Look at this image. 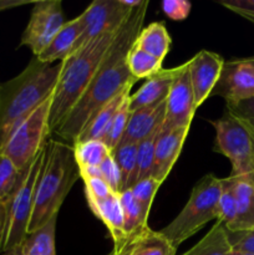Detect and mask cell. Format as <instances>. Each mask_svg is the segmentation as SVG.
I'll list each match as a JSON object with an SVG mask.
<instances>
[{"instance_id": "cell-1", "label": "cell", "mask_w": 254, "mask_h": 255, "mask_svg": "<svg viewBox=\"0 0 254 255\" xmlns=\"http://www.w3.org/2000/svg\"><path fill=\"white\" fill-rule=\"evenodd\" d=\"M148 4V0H142L141 4L132 9L131 14L121 25L111 47L81 99L61 126L54 132L61 141L74 143L85 126L102 106L119 95L127 85L137 81L127 66V55L143 29Z\"/></svg>"}, {"instance_id": "cell-2", "label": "cell", "mask_w": 254, "mask_h": 255, "mask_svg": "<svg viewBox=\"0 0 254 255\" xmlns=\"http://www.w3.org/2000/svg\"><path fill=\"white\" fill-rule=\"evenodd\" d=\"M61 62L45 64L36 56L21 74L0 84V148L15 127L54 92Z\"/></svg>"}, {"instance_id": "cell-3", "label": "cell", "mask_w": 254, "mask_h": 255, "mask_svg": "<svg viewBox=\"0 0 254 255\" xmlns=\"http://www.w3.org/2000/svg\"><path fill=\"white\" fill-rule=\"evenodd\" d=\"M79 178L80 169L72 144L61 139H47L27 234L44 227L52 217L59 216L65 198Z\"/></svg>"}, {"instance_id": "cell-4", "label": "cell", "mask_w": 254, "mask_h": 255, "mask_svg": "<svg viewBox=\"0 0 254 255\" xmlns=\"http://www.w3.org/2000/svg\"><path fill=\"white\" fill-rule=\"evenodd\" d=\"M117 32L119 29L94 37L61 61V71L52 94L50 109L51 133L61 126L77 101L81 99L111 47Z\"/></svg>"}, {"instance_id": "cell-5", "label": "cell", "mask_w": 254, "mask_h": 255, "mask_svg": "<svg viewBox=\"0 0 254 255\" xmlns=\"http://www.w3.org/2000/svg\"><path fill=\"white\" fill-rule=\"evenodd\" d=\"M222 193V178L206 174L192 189L189 199L178 216L164 227L161 233L178 248L183 242L198 233L207 223L218 217V202Z\"/></svg>"}, {"instance_id": "cell-6", "label": "cell", "mask_w": 254, "mask_h": 255, "mask_svg": "<svg viewBox=\"0 0 254 255\" xmlns=\"http://www.w3.org/2000/svg\"><path fill=\"white\" fill-rule=\"evenodd\" d=\"M45 159V147L19 174L14 189L5 201L6 218L0 243V253L24 243L27 237L30 218L34 207L35 189Z\"/></svg>"}, {"instance_id": "cell-7", "label": "cell", "mask_w": 254, "mask_h": 255, "mask_svg": "<svg viewBox=\"0 0 254 255\" xmlns=\"http://www.w3.org/2000/svg\"><path fill=\"white\" fill-rule=\"evenodd\" d=\"M52 94L15 127L0 148V152L11 161L19 172L29 166L30 162L46 146L49 134L51 133L50 109Z\"/></svg>"}, {"instance_id": "cell-8", "label": "cell", "mask_w": 254, "mask_h": 255, "mask_svg": "<svg viewBox=\"0 0 254 255\" xmlns=\"http://www.w3.org/2000/svg\"><path fill=\"white\" fill-rule=\"evenodd\" d=\"M216 129L214 151L231 161V176H246L254 173V134L237 117L224 112L218 120H213Z\"/></svg>"}, {"instance_id": "cell-9", "label": "cell", "mask_w": 254, "mask_h": 255, "mask_svg": "<svg viewBox=\"0 0 254 255\" xmlns=\"http://www.w3.org/2000/svg\"><path fill=\"white\" fill-rule=\"evenodd\" d=\"M142 0H95L79 16L82 34L79 37L76 49L85 42L107 32L120 29L132 9L141 4Z\"/></svg>"}, {"instance_id": "cell-10", "label": "cell", "mask_w": 254, "mask_h": 255, "mask_svg": "<svg viewBox=\"0 0 254 255\" xmlns=\"http://www.w3.org/2000/svg\"><path fill=\"white\" fill-rule=\"evenodd\" d=\"M60 0H40L32 6L30 20L22 32L21 46H27L34 56L44 51L65 24Z\"/></svg>"}, {"instance_id": "cell-11", "label": "cell", "mask_w": 254, "mask_h": 255, "mask_svg": "<svg viewBox=\"0 0 254 255\" xmlns=\"http://www.w3.org/2000/svg\"><path fill=\"white\" fill-rule=\"evenodd\" d=\"M211 96H221L226 104L254 97V56L224 60L221 76Z\"/></svg>"}, {"instance_id": "cell-12", "label": "cell", "mask_w": 254, "mask_h": 255, "mask_svg": "<svg viewBox=\"0 0 254 255\" xmlns=\"http://www.w3.org/2000/svg\"><path fill=\"white\" fill-rule=\"evenodd\" d=\"M193 90L188 74V61L182 64L181 71L172 82L168 96L166 99V117L163 122V129L176 128V127L191 126V122L196 114Z\"/></svg>"}, {"instance_id": "cell-13", "label": "cell", "mask_w": 254, "mask_h": 255, "mask_svg": "<svg viewBox=\"0 0 254 255\" xmlns=\"http://www.w3.org/2000/svg\"><path fill=\"white\" fill-rule=\"evenodd\" d=\"M223 64L224 59L221 55L208 50H201L188 60V74L197 109L211 96L221 76Z\"/></svg>"}, {"instance_id": "cell-14", "label": "cell", "mask_w": 254, "mask_h": 255, "mask_svg": "<svg viewBox=\"0 0 254 255\" xmlns=\"http://www.w3.org/2000/svg\"><path fill=\"white\" fill-rule=\"evenodd\" d=\"M189 127H176L171 129H161L154 148V163L152 178L163 183L173 168L181 154L182 147L188 136Z\"/></svg>"}, {"instance_id": "cell-15", "label": "cell", "mask_w": 254, "mask_h": 255, "mask_svg": "<svg viewBox=\"0 0 254 255\" xmlns=\"http://www.w3.org/2000/svg\"><path fill=\"white\" fill-rule=\"evenodd\" d=\"M86 201L92 213L109 229L114 242V251H117L126 241L120 193L110 191L101 196H86Z\"/></svg>"}, {"instance_id": "cell-16", "label": "cell", "mask_w": 254, "mask_h": 255, "mask_svg": "<svg viewBox=\"0 0 254 255\" xmlns=\"http://www.w3.org/2000/svg\"><path fill=\"white\" fill-rule=\"evenodd\" d=\"M181 69L182 65L172 69H162L156 75L147 79L146 82L133 95L129 96V111L133 112L136 110L154 106L166 101L172 82Z\"/></svg>"}, {"instance_id": "cell-17", "label": "cell", "mask_w": 254, "mask_h": 255, "mask_svg": "<svg viewBox=\"0 0 254 255\" xmlns=\"http://www.w3.org/2000/svg\"><path fill=\"white\" fill-rule=\"evenodd\" d=\"M164 117H166V101L131 112L121 143L138 144L149 134L163 126Z\"/></svg>"}, {"instance_id": "cell-18", "label": "cell", "mask_w": 254, "mask_h": 255, "mask_svg": "<svg viewBox=\"0 0 254 255\" xmlns=\"http://www.w3.org/2000/svg\"><path fill=\"white\" fill-rule=\"evenodd\" d=\"M112 252L116 255H176L177 248L161 231L156 232L147 226L127 237L125 243Z\"/></svg>"}, {"instance_id": "cell-19", "label": "cell", "mask_w": 254, "mask_h": 255, "mask_svg": "<svg viewBox=\"0 0 254 255\" xmlns=\"http://www.w3.org/2000/svg\"><path fill=\"white\" fill-rule=\"evenodd\" d=\"M236 196L237 213L229 233L254 231V173L246 176H229Z\"/></svg>"}, {"instance_id": "cell-20", "label": "cell", "mask_w": 254, "mask_h": 255, "mask_svg": "<svg viewBox=\"0 0 254 255\" xmlns=\"http://www.w3.org/2000/svg\"><path fill=\"white\" fill-rule=\"evenodd\" d=\"M81 34L82 26L79 16L69 20V21L65 22L60 31L55 35L50 44L45 47L44 51L37 55L36 57L45 64H55V62L64 61L69 55H71L75 51L77 40L81 36Z\"/></svg>"}, {"instance_id": "cell-21", "label": "cell", "mask_w": 254, "mask_h": 255, "mask_svg": "<svg viewBox=\"0 0 254 255\" xmlns=\"http://www.w3.org/2000/svg\"><path fill=\"white\" fill-rule=\"evenodd\" d=\"M134 84H128L119 95L114 97L112 100H110L105 106H102L99 110V112L95 114V116L92 117L89 121V124L85 126V128L82 129L81 133L79 134L76 139H75L74 143L76 142H84V141H91V139H99L102 141L106 136V132L109 129L110 124H111L112 119L116 115V112L119 111V109L121 107V105L131 96V89ZM72 143V144H74Z\"/></svg>"}, {"instance_id": "cell-22", "label": "cell", "mask_w": 254, "mask_h": 255, "mask_svg": "<svg viewBox=\"0 0 254 255\" xmlns=\"http://www.w3.org/2000/svg\"><path fill=\"white\" fill-rule=\"evenodd\" d=\"M172 39L163 22H151L143 27L134 41V46L163 61L171 47Z\"/></svg>"}, {"instance_id": "cell-23", "label": "cell", "mask_w": 254, "mask_h": 255, "mask_svg": "<svg viewBox=\"0 0 254 255\" xmlns=\"http://www.w3.org/2000/svg\"><path fill=\"white\" fill-rule=\"evenodd\" d=\"M232 246L228 231L223 223L216 222L211 231L194 247L182 255H231Z\"/></svg>"}, {"instance_id": "cell-24", "label": "cell", "mask_w": 254, "mask_h": 255, "mask_svg": "<svg viewBox=\"0 0 254 255\" xmlns=\"http://www.w3.org/2000/svg\"><path fill=\"white\" fill-rule=\"evenodd\" d=\"M57 216L36 232L27 234L22 243V255H56L55 234H56Z\"/></svg>"}, {"instance_id": "cell-25", "label": "cell", "mask_w": 254, "mask_h": 255, "mask_svg": "<svg viewBox=\"0 0 254 255\" xmlns=\"http://www.w3.org/2000/svg\"><path fill=\"white\" fill-rule=\"evenodd\" d=\"M111 154L121 172V192L128 191L137 183V144L121 143Z\"/></svg>"}, {"instance_id": "cell-26", "label": "cell", "mask_w": 254, "mask_h": 255, "mask_svg": "<svg viewBox=\"0 0 254 255\" xmlns=\"http://www.w3.org/2000/svg\"><path fill=\"white\" fill-rule=\"evenodd\" d=\"M74 154L79 168L87 167H100L102 162L111 154L109 147L104 141L91 139V141L76 142L72 144Z\"/></svg>"}, {"instance_id": "cell-27", "label": "cell", "mask_w": 254, "mask_h": 255, "mask_svg": "<svg viewBox=\"0 0 254 255\" xmlns=\"http://www.w3.org/2000/svg\"><path fill=\"white\" fill-rule=\"evenodd\" d=\"M162 62L163 61L147 54L146 51L138 49L134 45L127 55V66L137 81L141 79H149L161 71Z\"/></svg>"}, {"instance_id": "cell-28", "label": "cell", "mask_w": 254, "mask_h": 255, "mask_svg": "<svg viewBox=\"0 0 254 255\" xmlns=\"http://www.w3.org/2000/svg\"><path fill=\"white\" fill-rule=\"evenodd\" d=\"M120 199H121L122 212H124V229L127 238L148 226V218L144 217L141 207L138 206L129 189L121 192Z\"/></svg>"}, {"instance_id": "cell-29", "label": "cell", "mask_w": 254, "mask_h": 255, "mask_svg": "<svg viewBox=\"0 0 254 255\" xmlns=\"http://www.w3.org/2000/svg\"><path fill=\"white\" fill-rule=\"evenodd\" d=\"M162 127L137 144V182L152 176L154 163V148H156V142Z\"/></svg>"}, {"instance_id": "cell-30", "label": "cell", "mask_w": 254, "mask_h": 255, "mask_svg": "<svg viewBox=\"0 0 254 255\" xmlns=\"http://www.w3.org/2000/svg\"><path fill=\"white\" fill-rule=\"evenodd\" d=\"M237 213L236 196H234L233 184L231 177L222 178V193L218 202V217L217 221L222 222L226 229L233 224Z\"/></svg>"}, {"instance_id": "cell-31", "label": "cell", "mask_w": 254, "mask_h": 255, "mask_svg": "<svg viewBox=\"0 0 254 255\" xmlns=\"http://www.w3.org/2000/svg\"><path fill=\"white\" fill-rule=\"evenodd\" d=\"M128 101L129 97L121 105V107L116 112V115L112 119L111 124H110L109 129L106 132V136L102 139L111 152L121 143V139L124 137L125 129H126L127 122H128L129 119V114H131Z\"/></svg>"}, {"instance_id": "cell-32", "label": "cell", "mask_w": 254, "mask_h": 255, "mask_svg": "<svg viewBox=\"0 0 254 255\" xmlns=\"http://www.w3.org/2000/svg\"><path fill=\"white\" fill-rule=\"evenodd\" d=\"M159 186H161V183L158 181H156L152 177H148V178L138 181L129 189L132 192V196L134 197L136 202L138 203V206L141 207L146 218H148L154 196H156Z\"/></svg>"}, {"instance_id": "cell-33", "label": "cell", "mask_w": 254, "mask_h": 255, "mask_svg": "<svg viewBox=\"0 0 254 255\" xmlns=\"http://www.w3.org/2000/svg\"><path fill=\"white\" fill-rule=\"evenodd\" d=\"M20 172L6 156L0 152V203L5 202L14 189Z\"/></svg>"}, {"instance_id": "cell-34", "label": "cell", "mask_w": 254, "mask_h": 255, "mask_svg": "<svg viewBox=\"0 0 254 255\" xmlns=\"http://www.w3.org/2000/svg\"><path fill=\"white\" fill-rule=\"evenodd\" d=\"M226 111L237 117L254 134V97L236 104H226Z\"/></svg>"}, {"instance_id": "cell-35", "label": "cell", "mask_w": 254, "mask_h": 255, "mask_svg": "<svg viewBox=\"0 0 254 255\" xmlns=\"http://www.w3.org/2000/svg\"><path fill=\"white\" fill-rule=\"evenodd\" d=\"M100 169H101L102 179L109 184L110 188H111L114 192H116V193H121V188H122L121 172H120L119 166H117V163L115 162L112 154H110V156L102 162V164L100 166Z\"/></svg>"}, {"instance_id": "cell-36", "label": "cell", "mask_w": 254, "mask_h": 255, "mask_svg": "<svg viewBox=\"0 0 254 255\" xmlns=\"http://www.w3.org/2000/svg\"><path fill=\"white\" fill-rule=\"evenodd\" d=\"M191 9V2L187 0H163L162 1V10L164 15L173 21H182L187 19Z\"/></svg>"}, {"instance_id": "cell-37", "label": "cell", "mask_w": 254, "mask_h": 255, "mask_svg": "<svg viewBox=\"0 0 254 255\" xmlns=\"http://www.w3.org/2000/svg\"><path fill=\"white\" fill-rule=\"evenodd\" d=\"M217 2L254 24V0H218Z\"/></svg>"}, {"instance_id": "cell-38", "label": "cell", "mask_w": 254, "mask_h": 255, "mask_svg": "<svg viewBox=\"0 0 254 255\" xmlns=\"http://www.w3.org/2000/svg\"><path fill=\"white\" fill-rule=\"evenodd\" d=\"M228 237L233 251L254 254V231L239 232V233L228 232Z\"/></svg>"}, {"instance_id": "cell-39", "label": "cell", "mask_w": 254, "mask_h": 255, "mask_svg": "<svg viewBox=\"0 0 254 255\" xmlns=\"http://www.w3.org/2000/svg\"><path fill=\"white\" fill-rule=\"evenodd\" d=\"M29 4V0H0V11Z\"/></svg>"}, {"instance_id": "cell-40", "label": "cell", "mask_w": 254, "mask_h": 255, "mask_svg": "<svg viewBox=\"0 0 254 255\" xmlns=\"http://www.w3.org/2000/svg\"><path fill=\"white\" fill-rule=\"evenodd\" d=\"M5 218H6V208H5V202H1L0 203V243H1L2 234H4Z\"/></svg>"}, {"instance_id": "cell-41", "label": "cell", "mask_w": 254, "mask_h": 255, "mask_svg": "<svg viewBox=\"0 0 254 255\" xmlns=\"http://www.w3.org/2000/svg\"><path fill=\"white\" fill-rule=\"evenodd\" d=\"M22 246V244H21ZM19 246V247H15V248L10 249V251L5 252V253H2L4 255H22V247Z\"/></svg>"}, {"instance_id": "cell-42", "label": "cell", "mask_w": 254, "mask_h": 255, "mask_svg": "<svg viewBox=\"0 0 254 255\" xmlns=\"http://www.w3.org/2000/svg\"><path fill=\"white\" fill-rule=\"evenodd\" d=\"M231 255H254V254H249V253H242V252H236L232 249V253Z\"/></svg>"}, {"instance_id": "cell-43", "label": "cell", "mask_w": 254, "mask_h": 255, "mask_svg": "<svg viewBox=\"0 0 254 255\" xmlns=\"http://www.w3.org/2000/svg\"><path fill=\"white\" fill-rule=\"evenodd\" d=\"M107 255H116V254H115L114 252H111V253H110V254H107Z\"/></svg>"}]
</instances>
